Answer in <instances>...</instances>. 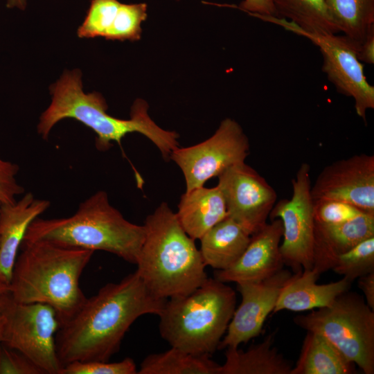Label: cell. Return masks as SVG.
I'll return each instance as SVG.
<instances>
[{
  "mask_svg": "<svg viewBox=\"0 0 374 374\" xmlns=\"http://www.w3.org/2000/svg\"><path fill=\"white\" fill-rule=\"evenodd\" d=\"M48 200L26 193L11 204L0 208V280L10 285L13 267L27 229L50 206Z\"/></svg>",
  "mask_w": 374,
  "mask_h": 374,
  "instance_id": "obj_16",
  "label": "cell"
},
{
  "mask_svg": "<svg viewBox=\"0 0 374 374\" xmlns=\"http://www.w3.org/2000/svg\"><path fill=\"white\" fill-rule=\"evenodd\" d=\"M16 259L9 296L19 303H44L56 312L60 326L87 298L80 278L94 251L45 241L23 242Z\"/></svg>",
  "mask_w": 374,
  "mask_h": 374,
  "instance_id": "obj_3",
  "label": "cell"
},
{
  "mask_svg": "<svg viewBox=\"0 0 374 374\" xmlns=\"http://www.w3.org/2000/svg\"><path fill=\"white\" fill-rule=\"evenodd\" d=\"M339 33L357 46L374 28V0H325Z\"/></svg>",
  "mask_w": 374,
  "mask_h": 374,
  "instance_id": "obj_24",
  "label": "cell"
},
{
  "mask_svg": "<svg viewBox=\"0 0 374 374\" xmlns=\"http://www.w3.org/2000/svg\"><path fill=\"white\" fill-rule=\"evenodd\" d=\"M357 55L361 62L374 64V28L369 31L364 40L357 46Z\"/></svg>",
  "mask_w": 374,
  "mask_h": 374,
  "instance_id": "obj_34",
  "label": "cell"
},
{
  "mask_svg": "<svg viewBox=\"0 0 374 374\" xmlns=\"http://www.w3.org/2000/svg\"><path fill=\"white\" fill-rule=\"evenodd\" d=\"M253 16L303 36L317 46L323 58L322 71L338 92L354 100L357 114L366 122L368 110L374 109V87L367 81L363 65L357 57V46L352 41L344 35L305 32L285 19Z\"/></svg>",
  "mask_w": 374,
  "mask_h": 374,
  "instance_id": "obj_8",
  "label": "cell"
},
{
  "mask_svg": "<svg viewBox=\"0 0 374 374\" xmlns=\"http://www.w3.org/2000/svg\"><path fill=\"white\" fill-rule=\"evenodd\" d=\"M147 17V5L143 3H121L105 38L109 40L132 42L141 38V23Z\"/></svg>",
  "mask_w": 374,
  "mask_h": 374,
  "instance_id": "obj_27",
  "label": "cell"
},
{
  "mask_svg": "<svg viewBox=\"0 0 374 374\" xmlns=\"http://www.w3.org/2000/svg\"><path fill=\"white\" fill-rule=\"evenodd\" d=\"M82 75L79 69L65 71L61 78L50 87L51 103L41 114L37 132L47 140L56 123L65 118H73L90 128L96 134L95 145L105 152L116 142L130 133L137 132L148 138L160 151L164 160L179 147V134L157 125L148 114V104L136 99L129 119H121L107 113V104L98 92L85 93L82 89Z\"/></svg>",
  "mask_w": 374,
  "mask_h": 374,
  "instance_id": "obj_2",
  "label": "cell"
},
{
  "mask_svg": "<svg viewBox=\"0 0 374 374\" xmlns=\"http://www.w3.org/2000/svg\"><path fill=\"white\" fill-rule=\"evenodd\" d=\"M310 192L313 201H340L374 214V156L355 154L326 166Z\"/></svg>",
  "mask_w": 374,
  "mask_h": 374,
  "instance_id": "obj_13",
  "label": "cell"
},
{
  "mask_svg": "<svg viewBox=\"0 0 374 374\" xmlns=\"http://www.w3.org/2000/svg\"><path fill=\"white\" fill-rule=\"evenodd\" d=\"M235 304L231 287L207 278L192 292L166 300L159 314L160 335L171 346L211 355L226 332Z\"/></svg>",
  "mask_w": 374,
  "mask_h": 374,
  "instance_id": "obj_6",
  "label": "cell"
},
{
  "mask_svg": "<svg viewBox=\"0 0 374 374\" xmlns=\"http://www.w3.org/2000/svg\"><path fill=\"white\" fill-rule=\"evenodd\" d=\"M249 150V141L242 127L226 118L211 137L192 146L177 148L169 159L182 171L186 191H190L204 186L230 166L245 161Z\"/></svg>",
  "mask_w": 374,
  "mask_h": 374,
  "instance_id": "obj_10",
  "label": "cell"
},
{
  "mask_svg": "<svg viewBox=\"0 0 374 374\" xmlns=\"http://www.w3.org/2000/svg\"><path fill=\"white\" fill-rule=\"evenodd\" d=\"M134 361L130 357L116 362L108 361L73 362L62 367L60 374H136Z\"/></svg>",
  "mask_w": 374,
  "mask_h": 374,
  "instance_id": "obj_30",
  "label": "cell"
},
{
  "mask_svg": "<svg viewBox=\"0 0 374 374\" xmlns=\"http://www.w3.org/2000/svg\"><path fill=\"white\" fill-rule=\"evenodd\" d=\"M145 227L130 222L99 190L80 203L67 217L34 220L23 242L45 241L57 245L105 251L135 264L145 238Z\"/></svg>",
  "mask_w": 374,
  "mask_h": 374,
  "instance_id": "obj_5",
  "label": "cell"
},
{
  "mask_svg": "<svg viewBox=\"0 0 374 374\" xmlns=\"http://www.w3.org/2000/svg\"><path fill=\"white\" fill-rule=\"evenodd\" d=\"M8 294L0 297V343L3 340L8 321Z\"/></svg>",
  "mask_w": 374,
  "mask_h": 374,
  "instance_id": "obj_36",
  "label": "cell"
},
{
  "mask_svg": "<svg viewBox=\"0 0 374 374\" xmlns=\"http://www.w3.org/2000/svg\"><path fill=\"white\" fill-rule=\"evenodd\" d=\"M176 216L185 232L193 240L202 235L228 216L222 193L217 186H204L185 191Z\"/></svg>",
  "mask_w": 374,
  "mask_h": 374,
  "instance_id": "obj_19",
  "label": "cell"
},
{
  "mask_svg": "<svg viewBox=\"0 0 374 374\" xmlns=\"http://www.w3.org/2000/svg\"><path fill=\"white\" fill-rule=\"evenodd\" d=\"M0 374H43L20 352L0 343Z\"/></svg>",
  "mask_w": 374,
  "mask_h": 374,
  "instance_id": "obj_31",
  "label": "cell"
},
{
  "mask_svg": "<svg viewBox=\"0 0 374 374\" xmlns=\"http://www.w3.org/2000/svg\"><path fill=\"white\" fill-rule=\"evenodd\" d=\"M292 275L287 269H282L262 280L237 283L241 303L235 309L217 349L238 347L258 337L267 317L274 309L282 287Z\"/></svg>",
  "mask_w": 374,
  "mask_h": 374,
  "instance_id": "obj_14",
  "label": "cell"
},
{
  "mask_svg": "<svg viewBox=\"0 0 374 374\" xmlns=\"http://www.w3.org/2000/svg\"><path fill=\"white\" fill-rule=\"evenodd\" d=\"M277 17L292 22L305 32L339 33L325 0H272Z\"/></svg>",
  "mask_w": 374,
  "mask_h": 374,
  "instance_id": "obj_25",
  "label": "cell"
},
{
  "mask_svg": "<svg viewBox=\"0 0 374 374\" xmlns=\"http://www.w3.org/2000/svg\"><path fill=\"white\" fill-rule=\"evenodd\" d=\"M121 3L118 0H90L84 20L78 29L80 38L105 37Z\"/></svg>",
  "mask_w": 374,
  "mask_h": 374,
  "instance_id": "obj_28",
  "label": "cell"
},
{
  "mask_svg": "<svg viewBox=\"0 0 374 374\" xmlns=\"http://www.w3.org/2000/svg\"><path fill=\"white\" fill-rule=\"evenodd\" d=\"M0 208H1V204H0Z\"/></svg>",
  "mask_w": 374,
  "mask_h": 374,
  "instance_id": "obj_39",
  "label": "cell"
},
{
  "mask_svg": "<svg viewBox=\"0 0 374 374\" xmlns=\"http://www.w3.org/2000/svg\"><path fill=\"white\" fill-rule=\"evenodd\" d=\"M374 237V214L363 213L347 222L314 226L312 269L319 274L331 269L335 258Z\"/></svg>",
  "mask_w": 374,
  "mask_h": 374,
  "instance_id": "obj_17",
  "label": "cell"
},
{
  "mask_svg": "<svg viewBox=\"0 0 374 374\" xmlns=\"http://www.w3.org/2000/svg\"><path fill=\"white\" fill-rule=\"evenodd\" d=\"M357 284L366 304L374 310V271L359 277Z\"/></svg>",
  "mask_w": 374,
  "mask_h": 374,
  "instance_id": "obj_35",
  "label": "cell"
},
{
  "mask_svg": "<svg viewBox=\"0 0 374 374\" xmlns=\"http://www.w3.org/2000/svg\"><path fill=\"white\" fill-rule=\"evenodd\" d=\"M217 178L229 217L251 235L266 224L277 194L263 177L244 161L230 166Z\"/></svg>",
  "mask_w": 374,
  "mask_h": 374,
  "instance_id": "obj_12",
  "label": "cell"
},
{
  "mask_svg": "<svg viewBox=\"0 0 374 374\" xmlns=\"http://www.w3.org/2000/svg\"><path fill=\"white\" fill-rule=\"evenodd\" d=\"M251 234L227 216L199 239L200 253L206 266L223 270L232 266L247 248Z\"/></svg>",
  "mask_w": 374,
  "mask_h": 374,
  "instance_id": "obj_21",
  "label": "cell"
},
{
  "mask_svg": "<svg viewBox=\"0 0 374 374\" xmlns=\"http://www.w3.org/2000/svg\"><path fill=\"white\" fill-rule=\"evenodd\" d=\"M220 364L207 354L188 353L177 347L148 355L138 374H218Z\"/></svg>",
  "mask_w": 374,
  "mask_h": 374,
  "instance_id": "obj_23",
  "label": "cell"
},
{
  "mask_svg": "<svg viewBox=\"0 0 374 374\" xmlns=\"http://www.w3.org/2000/svg\"><path fill=\"white\" fill-rule=\"evenodd\" d=\"M350 362L322 335L307 331L299 359L290 374H351Z\"/></svg>",
  "mask_w": 374,
  "mask_h": 374,
  "instance_id": "obj_22",
  "label": "cell"
},
{
  "mask_svg": "<svg viewBox=\"0 0 374 374\" xmlns=\"http://www.w3.org/2000/svg\"><path fill=\"white\" fill-rule=\"evenodd\" d=\"M26 3V0H7L6 7L8 8H17L20 10H25Z\"/></svg>",
  "mask_w": 374,
  "mask_h": 374,
  "instance_id": "obj_37",
  "label": "cell"
},
{
  "mask_svg": "<svg viewBox=\"0 0 374 374\" xmlns=\"http://www.w3.org/2000/svg\"><path fill=\"white\" fill-rule=\"evenodd\" d=\"M310 172L309 164L300 166L292 181L291 198L276 202L269 216L282 222L280 251L284 264L294 273L313 267L315 222Z\"/></svg>",
  "mask_w": 374,
  "mask_h": 374,
  "instance_id": "obj_11",
  "label": "cell"
},
{
  "mask_svg": "<svg viewBox=\"0 0 374 374\" xmlns=\"http://www.w3.org/2000/svg\"><path fill=\"white\" fill-rule=\"evenodd\" d=\"M276 332L247 350L227 347L218 374H290L292 366L274 346Z\"/></svg>",
  "mask_w": 374,
  "mask_h": 374,
  "instance_id": "obj_20",
  "label": "cell"
},
{
  "mask_svg": "<svg viewBox=\"0 0 374 374\" xmlns=\"http://www.w3.org/2000/svg\"><path fill=\"white\" fill-rule=\"evenodd\" d=\"M143 226L145 238L135 271L154 295L163 299L186 295L207 279L195 240L166 202L147 216Z\"/></svg>",
  "mask_w": 374,
  "mask_h": 374,
  "instance_id": "obj_4",
  "label": "cell"
},
{
  "mask_svg": "<svg viewBox=\"0 0 374 374\" xmlns=\"http://www.w3.org/2000/svg\"><path fill=\"white\" fill-rule=\"evenodd\" d=\"M293 321L306 331L322 335L365 374L374 373V310L363 296L348 290L330 305Z\"/></svg>",
  "mask_w": 374,
  "mask_h": 374,
  "instance_id": "obj_7",
  "label": "cell"
},
{
  "mask_svg": "<svg viewBox=\"0 0 374 374\" xmlns=\"http://www.w3.org/2000/svg\"><path fill=\"white\" fill-rule=\"evenodd\" d=\"M166 300L154 295L136 271L106 284L60 326L56 348L62 367L73 362L109 361L132 324L144 314L159 315Z\"/></svg>",
  "mask_w": 374,
  "mask_h": 374,
  "instance_id": "obj_1",
  "label": "cell"
},
{
  "mask_svg": "<svg viewBox=\"0 0 374 374\" xmlns=\"http://www.w3.org/2000/svg\"><path fill=\"white\" fill-rule=\"evenodd\" d=\"M313 204L314 222L319 224H340L367 213L351 204L337 200H317L313 201Z\"/></svg>",
  "mask_w": 374,
  "mask_h": 374,
  "instance_id": "obj_29",
  "label": "cell"
},
{
  "mask_svg": "<svg viewBox=\"0 0 374 374\" xmlns=\"http://www.w3.org/2000/svg\"><path fill=\"white\" fill-rule=\"evenodd\" d=\"M319 276L312 269L292 274L282 287L273 312H303L328 306L339 295L348 291L353 283L343 276L335 282L318 284Z\"/></svg>",
  "mask_w": 374,
  "mask_h": 374,
  "instance_id": "obj_18",
  "label": "cell"
},
{
  "mask_svg": "<svg viewBox=\"0 0 374 374\" xmlns=\"http://www.w3.org/2000/svg\"><path fill=\"white\" fill-rule=\"evenodd\" d=\"M59 328L57 313L51 306L16 303L9 296L8 321L1 343L20 352L43 374H60L62 365L56 348Z\"/></svg>",
  "mask_w": 374,
  "mask_h": 374,
  "instance_id": "obj_9",
  "label": "cell"
},
{
  "mask_svg": "<svg viewBox=\"0 0 374 374\" xmlns=\"http://www.w3.org/2000/svg\"><path fill=\"white\" fill-rule=\"evenodd\" d=\"M331 269L352 282L374 271V237L361 242L348 251L336 256Z\"/></svg>",
  "mask_w": 374,
  "mask_h": 374,
  "instance_id": "obj_26",
  "label": "cell"
},
{
  "mask_svg": "<svg viewBox=\"0 0 374 374\" xmlns=\"http://www.w3.org/2000/svg\"><path fill=\"white\" fill-rule=\"evenodd\" d=\"M283 236L280 220L266 223L251 235L250 241L238 260L230 267L217 270L214 278L223 283L259 281L283 269L280 251Z\"/></svg>",
  "mask_w": 374,
  "mask_h": 374,
  "instance_id": "obj_15",
  "label": "cell"
},
{
  "mask_svg": "<svg viewBox=\"0 0 374 374\" xmlns=\"http://www.w3.org/2000/svg\"><path fill=\"white\" fill-rule=\"evenodd\" d=\"M19 166L0 157V204H11L24 193V188L18 184L16 176Z\"/></svg>",
  "mask_w": 374,
  "mask_h": 374,
  "instance_id": "obj_32",
  "label": "cell"
},
{
  "mask_svg": "<svg viewBox=\"0 0 374 374\" xmlns=\"http://www.w3.org/2000/svg\"><path fill=\"white\" fill-rule=\"evenodd\" d=\"M9 294V285L0 280V297Z\"/></svg>",
  "mask_w": 374,
  "mask_h": 374,
  "instance_id": "obj_38",
  "label": "cell"
},
{
  "mask_svg": "<svg viewBox=\"0 0 374 374\" xmlns=\"http://www.w3.org/2000/svg\"><path fill=\"white\" fill-rule=\"evenodd\" d=\"M240 8L250 15L277 17L272 0H244L240 3Z\"/></svg>",
  "mask_w": 374,
  "mask_h": 374,
  "instance_id": "obj_33",
  "label": "cell"
}]
</instances>
